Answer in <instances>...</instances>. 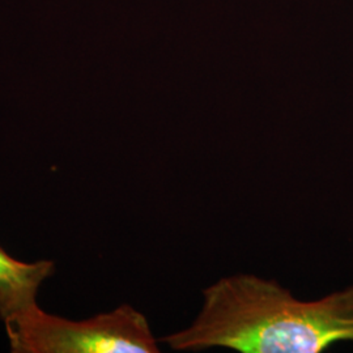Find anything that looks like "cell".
<instances>
[{
  "mask_svg": "<svg viewBox=\"0 0 353 353\" xmlns=\"http://www.w3.org/2000/svg\"><path fill=\"white\" fill-rule=\"evenodd\" d=\"M176 352L321 353L353 343V285L300 300L274 279L221 276L202 290L189 326L160 338Z\"/></svg>",
  "mask_w": 353,
  "mask_h": 353,
  "instance_id": "obj_1",
  "label": "cell"
},
{
  "mask_svg": "<svg viewBox=\"0 0 353 353\" xmlns=\"http://www.w3.org/2000/svg\"><path fill=\"white\" fill-rule=\"evenodd\" d=\"M16 353H157L147 316L131 305L84 321L51 316L37 305L6 322Z\"/></svg>",
  "mask_w": 353,
  "mask_h": 353,
  "instance_id": "obj_2",
  "label": "cell"
},
{
  "mask_svg": "<svg viewBox=\"0 0 353 353\" xmlns=\"http://www.w3.org/2000/svg\"><path fill=\"white\" fill-rule=\"evenodd\" d=\"M52 272V262H19L0 248V318L4 323L37 305L38 288Z\"/></svg>",
  "mask_w": 353,
  "mask_h": 353,
  "instance_id": "obj_3",
  "label": "cell"
}]
</instances>
